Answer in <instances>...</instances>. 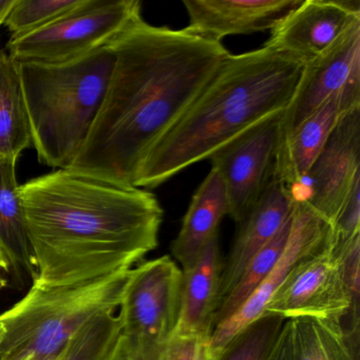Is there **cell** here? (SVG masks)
<instances>
[{
    "mask_svg": "<svg viewBox=\"0 0 360 360\" xmlns=\"http://www.w3.org/2000/svg\"><path fill=\"white\" fill-rule=\"evenodd\" d=\"M359 72L360 18H356L330 47L303 66L294 94L282 111L279 145Z\"/></svg>",
    "mask_w": 360,
    "mask_h": 360,
    "instance_id": "8fae6325",
    "label": "cell"
},
{
    "mask_svg": "<svg viewBox=\"0 0 360 360\" xmlns=\"http://www.w3.org/2000/svg\"><path fill=\"white\" fill-rule=\"evenodd\" d=\"M229 214V199L222 179L212 168L195 191L183 219L182 227L172 244V252L183 269L191 265Z\"/></svg>",
    "mask_w": 360,
    "mask_h": 360,
    "instance_id": "ac0fdd59",
    "label": "cell"
},
{
    "mask_svg": "<svg viewBox=\"0 0 360 360\" xmlns=\"http://www.w3.org/2000/svg\"><path fill=\"white\" fill-rule=\"evenodd\" d=\"M264 313L275 314L285 320L313 318L334 322L341 324L349 336L351 300L343 283L332 235L319 250L292 267L265 305Z\"/></svg>",
    "mask_w": 360,
    "mask_h": 360,
    "instance_id": "9c48e42d",
    "label": "cell"
},
{
    "mask_svg": "<svg viewBox=\"0 0 360 360\" xmlns=\"http://www.w3.org/2000/svg\"><path fill=\"white\" fill-rule=\"evenodd\" d=\"M85 0H15L4 26L11 37L44 28L81 7Z\"/></svg>",
    "mask_w": 360,
    "mask_h": 360,
    "instance_id": "d4e9b609",
    "label": "cell"
},
{
    "mask_svg": "<svg viewBox=\"0 0 360 360\" xmlns=\"http://www.w3.org/2000/svg\"><path fill=\"white\" fill-rule=\"evenodd\" d=\"M302 63L263 46L229 56L186 112L145 158L136 187L153 189L288 107Z\"/></svg>",
    "mask_w": 360,
    "mask_h": 360,
    "instance_id": "3957f363",
    "label": "cell"
},
{
    "mask_svg": "<svg viewBox=\"0 0 360 360\" xmlns=\"http://www.w3.org/2000/svg\"><path fill=\"white\" fill-rule=\"evenodd\" d=\"M222 349H214L210 338L174 335L160 360H218Z\"/></svg>",
    "mask_w": 360,
    "mask_h": 360,
    "instance_id": "4316f807",
    "label": "cell"
},
{
    "mask_svg": "<svg viewBox=\"0 0 360 360\" xmlns=\"http://www.w3.org/2000/svg\"><path fill=\"white\" fill-rule=\"evenodd\" d=\"M223 263L218 236L182 271L180 314L174 335L210 338L220 303Z\"/></svg>",
    "mask_w": 360,
    "mask_h": 360,
    "instance_id": "2e32d148",
    "label": "cell"
},
{
    "mask_svg": "<svg viewBox=\"0 0 360 360\" xmlns=\"http://www.w3.org/2000/svg\"><path fill=\"white\" fill-rule=\"evenodd\" d=\"M292 360H359V340L334 322L313 318L290 320Z\"/></svg>",
    "mask_w": 360,
    "mask_h": 360,
    "instance_id": "44dd1931",
    "label": "cell"
},
{
    "mask_svg": "<svg viewBox=\"0 0 360 360\" xmlns=\"http://www.w3.org/2000/svg\"><path fill=\"white\" fill-rule=\"evenodd\" d=\"M356 18H360L358 0H302L271 29L263 46L305 65L330 47Z\"/></svg>",
    "mask_w": 360,
    "mask_h": 360,
    "instance_id": "4fadbf2b",
    "label": "cell"
},
{
    "mask_svg": "<svg viewBox=\"0 0 360 360\" xmlns=\"http://www.w3.org/2000/svg\"><path fill=\"white\" fill-rule=\"evenodd\" d=\"M265 360H292V326L285 320Z\"/></svg>",
    "mask_w": 360,
    "mask_h": 360,
    "instance_id": "f1b7e54d",
    "label": "cell"
},
{
    "mask_svg": "<svg viewBox=\"0 0 360 360\" xmlns=\"http://www.w3.org/2000/svg\"><path fill=\"white\" fill-rule=\"evenodd\" d=\"M285 319L263 313L222 347L218 360H265Z\"/></svg>",
    "mask_w": 360,
    "mask_h": 360,
    "instance_id": "cb8c5ba5",
    "label": "cell"
},
{
    "mask_svg": "<svg viewBox=\"0 0 360 360\" xmlns=\"http://www.w3.org/2000/svg\"><path fill=\"white\" fill-rule=\"evenodd\" d=\"M0 26H1V25H0Z\"/></svg>",
    "mask_w": 360,
    "mask_h": 360,
    "instance_id": "d6a6232c",
    "label": "cell"
},
{
    "mask_svg": "<svg viewBox=\"0 0 360 360\" xmlns=\"http://www.w3.org/2000/svg\"><path fill=\"white\" fill-rule=\"evenodd\" d=\"M302 0H184L188 13L185 30L221 43L231 35L271 30Z\"/></svg>",
    "mask_w": 360,
    "mask_h": 360,
    "instance_id": "5bb4252c",
    "label": "cell"
},
{
    "mask_svg": "<svg viewBox=\"0 0 360 360\" xmlns=\"http://www.w3.org/2000/svg\"><path fill=\"white\" fill-rule=\"evenodd\" d=\"M140 20L142 5L138 0H85L81 7L52 24L11 37L7 53L18 63L75 62L112 45Z\"/></svg>",
    "mask_w": 360,
    "mask_h": 360,
    "instance_id": "52a82bcc",
    "label": "cell"
},
{
    "mask_svg": "<svg viewBox=\"0 0 360 360\" xmlns=\"http://www.w3.org/2000/svg\"><path fill=\"white\" fill-rule=\"evenodd\" d=\"M0 27H1V26H0Z\"/></svg>",
    "mask_w": 360,
    "mask_h": 360,
    "instance_id": "836d02e7",
    "label": "cell"
},
{
    "mask_svg": "<svg viewBox=\"0 0 360 360\" xmlns=\"http://www.w3.org/2000/svg\"><path fill=\"white\" fill-rule=\"evenodd\" d=\"M32 145L20 64L0 51V158L18 162Z\"/></svg>",
    "mask_w": 360,
    "mask_h": 360,
    "instance_id": "d6986e66",
    "label": "cell"
},
{
    "mask_svg": "<svg viewBox=\"0 0 360 360\" xmlns=\"http://www.w3.org/2000/svg\"><path fill=\"white\" fill-rule=\"evenodd\" d=\"M16 164L0 158V246L9 257L14 271H26L33 279L34 257L18 193Z\"/></svg>",
    "mask_w": 360,
    "mask_h": 360,
    "instance_id": "ffe728a7",
    "label": "cell"
},
{
    "mask_svg": "<svg viewBox=\"0 0 360 360\" xmlns=\"http://www.w3.org/2000/svg\"><path fill=\"white\" fill-rule=\"evenodd\" d=\"M330 237V227L302 200L294 201L292 224L288 245L277 264L256 292L229 319L217 326L210 336V345L221 349L238 333L264 313L265 305L288 277L292 267L324 245Z\"/></svg>",
    "mask_w": 360,
    "mask_h": 360,
    "instance_id": "7c38bea8",
    "label": "cell"
},
{
    "mask_svg": "<svg viewBox=\"0 0 360 360\" xmlns=\"http://www.w3.org/2000/svg\"><path fill=\"white\" fill-rule=\"evenodd\" d=\"M33 283L70 285L129 271L158 246L163 208L147 189L56 169L20 185Z\"/></svg>",
    "mask_w": 360,
    "mask_h": 360,
    "instance_id": "7a4b0ae2",
    "label": "cell"
},
{
    "mask_svg": "<svg viewBox=\"0 0 360 360\" xmlns=\"http://www.w3.org/2000/svg\"><path fill=\"white\" fill-rule=\"evenodd\" d=\"M13 265L5 250L0 246V290L6 288L9 283V276L12 273Z\"/></svg>",
    "mask_w": 360,
    "mask_h": 360,
    "instance_id": "f546056e",
    "label": "cell"
},
{
    "mask_svg": "<svg viewBox=\"0 0 360 360\" xmlns=\"http://www.w3.org/2000/svg\"><path fill=\"white\" fill-rule=\"evenodd\" d=\"M18 64L39 162L56 169L72 167L104 101L112 47L66 64Z\"/></svg>",
    "mask_w": 360,
    "mask_h": 360,
    "instance_id": "277c9868",
    "label": "cell"
},
{
    "mask_svg": "<svg viewBox=\"0 0 360 360\" xmlns=\"http://www.w3.org/2000/svg\"><path fill=\"white\" fill-rule=\"evenodd\" d=\"M354 109L345 101L342 92H339L311 113L290 138L279 145L275 178L290 195L300 186L339 120Z\"/></svg>",
    "mask_w": 360,
    "mask_h": 360,
    "instance_id": "e0dca14e",
    "label": "cell"
},
{
    "mask_svg": "<svg viewBox=\"0 0 360 360\" xmlns=\"http://www.w3.org/2000/svg\"><path fill=\"white\" fill-rule=\"evenodd\" d=\"M182 271L169 256L129 271L121 304L120 330L108 360H160L176 332Z\"/></svg>",
    "mask_w": 360,
    "mask_h": 360,
    "instance_id": "8992f818",
    "label": "cell"
},
{
    "mask_svg": "<svg viewBox=\"0 0 360 360\" xmlns=\"http://www.w3.org/2000/svg\"><path fill=\"white\" fill-rule=\"evenodd\" d=\"M104 101L72 169L136 185L145 158L231 56L222 43L140 20L111 45Z\"/></svg>",
    "mask_w": 360,
    "mask_h": 360,
    "instance_id": "6da1fadb",
    "label": "cell"
},
{
    "mask_svg": "<svg viewBox=\"0 0 360 360\" xmlns=\"http://www.w3.org/2000/svg\"><path fill=\"white\" fill-rule=\"evenodd\" d=\"M360 180V108L345 113L326 141L292 201L307 202L328 225Z\"/></svg>",
    "mask_w": 360,
    "mask_h": 360,
    "instance_id": "30bf717a",
    "label": "cell"
},
{
    "mask_svg": "<svg viewBox=\"0 0 360 360\" xmlns=\"http://www.w3.org/2000/svg\"><path fill=\"white\" fill-rule=\"evenodd\" d=\"M119 330L115 313L96 316L81 326L56 360H108Z\"/></svg>",
    "mask_w": 360,
    "mask_h": 360,
    "instance_id": "603a6c76",
    "label": "cell"
},
{
    "mask_svg": "<svg viewBox=\"0 0 360 360\" xmlns=\"http://www.w3.org/2000/svg\"><path fill=\"white\" fill-rule=\"evenodd\" d=\"M281 117L282 111L265 117L210 157L226 189L229 214L237 225L275 178Z\"/></svg>",
    "mask_w": 360,
    "mask_h": 360,
    "instance_id": "ba28073f",
    "label": "cell"
},
{
    "mask_svg": "<svg viewBox=\"0 0 360 360\" xmlns=\"http://www.w3.org/2000/svg\"><path fill=\"white\" fill-rule=\"evenodd\" d=\"M292 210L290 191L274 178L248 216L238 225L239 231L221 274L220 303L237 284L248 263L283 227Z\"/></svg>",
    "mask_w": 360,
    "mask_h": 360,
    "instance_id": "9a60e30c",
    "label": "cell"
},
{
    "mask_svg": "<svg viewBox=\"0 0 360 360\" xmlns=\"http://www.w3.org/2000/svg\"><path fill=\"white\" fill-rule=\"evenodd\" d=\"M129 271L70 285L33 283L0 315L6 330L0 360L58 357L86 322L120 307Z\"/></svg>",
    "mask_w": 360,
    "mask_h": 360,
    "instance_id": "5b68a950",
    "label": "cell"
},
{
    "mask_svg": "<svg viewBox=\"0 0 360 360\" xmlns=\"http://www.w3.org/2000/svg\"><path fill=\"white\" fill-rule=\"evenodd\" d=\"M58 357H50V358H44V357H39V356H28V357L22 358V359L20 360H56L58 359Z\"/></svg>",
    "mask_w": 360,
    "mask_h": 360,
    "instance_id": "1f68e13d",
    "label": "cell"
},
{
    "mask_svg": "<svg viewBox=\"0 0 360 360\" xmlns=\"http://www.w3.org/2000/svg\"><path fill=\"white\" fill-rule=\"evenodd\" d=\"M358 233H360V180L354 184L330 226L333 244L345 241Z\"/></svg>",
    "mask_w": 360,
    "mask_h": 360,
    "instance_id": "83f0119b",
    "label": "cell"
},
{
    "mask_svg": "<svg viewBox=\"0 0 360 360\" xmlns=\"http://www.w3.org/2000/svg\"><path fill=\"white\" fill-rule=\"evenodd\" d=\"M6 330L4 324L0 321V359H1V347H3L4 339H5Z\"/></svg>",
    "mask_w": 360,
    "mask_h": 360,
    "instance_id": "4dcf8cb0",
    "label": "cell"
},
{
    "mask_svg": "<svg viewBox=\"0 0 360 360\" xmlns=\"http://www.w3.org/2000/svg\"><path fill=\"white\" fill-rule=\"evenodd\" d=\"M292 224V214L277 235L248 263L237 284L219 304L214 316V328L237 313L273 271L288 245Z\"/></svg>",
    "mask_w": 360,
    "mask_h": 360,
    "instance_id": "7402d4cb",
    "label": "cell"
},
{
    "mask_svg": "<svg viewBox=\"0 0 360 360\" xmlns=\"http://www.w3.org/2000/svg\"><path fill=\"white\" fill-rule=\"evenodd\" d=\"M343 283L351 300L349 336L359 340L360 332V233L333 244Z\"/></svg>",
    "mask_w": 360,
    "mask_h": 360,
    "instance_id": "484cf974",
    "label": "cell"
}]
</instances>
